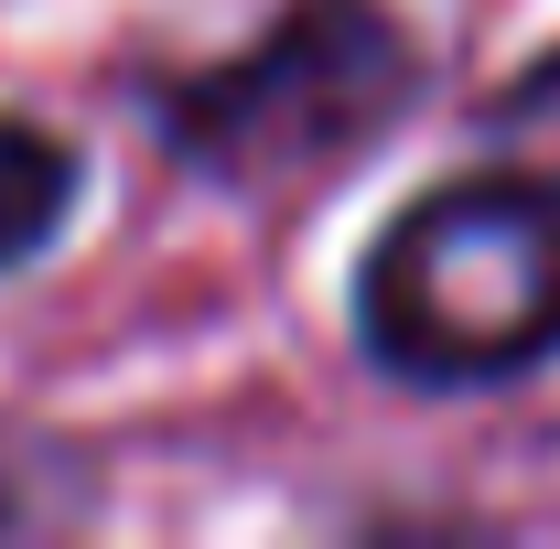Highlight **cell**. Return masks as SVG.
Here are the masks:
<instances>
[{"mask_svg": "<svg viewBox=\"0 0 560 549\" xmlns=\"http://www.w3.org/2000/svg\"><path fill=\"white\" fill-rule=\"evenodd\" d=\"M410 108H420V44L388 0H280L259 44L151 75L162 151L195 184H226L248 206H291V195L355 173Z\"/></svg>", "mask_w": 560, "mask_h": 549, "instance_id": "6da1fadb", "label": "cell"}, {"mask_svg": "<svg viewBox=\"0 0 560 549\" xmlns=\"http://www.w3.org/2000/svg\"><path fill=\"white\" fill-rule=\"evenodd\" d=\"M486 151L506 162V173H528V184L560 195V44L528 55V66L486 97Z\"/></svg>", "mask_w": 560, "mask_h": 549, "instance_id": "277c9868", "label": "cell"}, {"mask_svg": "<svg viewBox=\"0 0 560 549\" xmlns=\"http://www.w3.org/2000/svg\"><path fill=\"white\" fill-rule=\"evenodd\" d=\"M75 184H86L75 140H55L44 119H22V108H0V280L33 270V259L66 237Z\"/></svg>", "mask_w": 560, "mask_h": 549, "instance_id": "3957f363", "label": "cell"}, {"mask_svg": "<svg viewBox=\"0 0 560 549\" xmlns=\"http://www.w3.org/2000/svg\"><path fill=\"white\" fill-rule=\"evenodd\" d=\"M355 344L399 388H506L560 355V195L464 173L388 215L355 259Z\"/></svg>", "mask_w": 560, "mask_h": 549, "instance_id": "7a4b0ae2", "label": "cell"}]
</instances>
